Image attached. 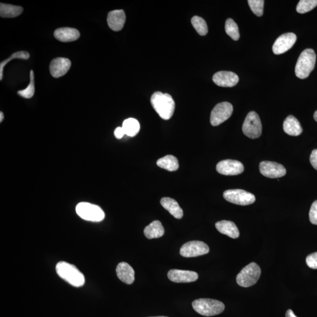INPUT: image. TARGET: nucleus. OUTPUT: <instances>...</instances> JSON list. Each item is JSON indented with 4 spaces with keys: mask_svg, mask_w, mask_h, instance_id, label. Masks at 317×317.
<instances>
[{
    "mask_svg": "<svg viewBox=\"0 0 317 317\" xmlns=\"http://www.w3.org/2000/svg\"><path fill=\"white\" fill-rule=\"evenodd\" d=\"M151 103L161 118L169 120L172 118L175 109V103L169 94L156 92L152 95Z\"/></svg>",
    "mask_w": 317,
    "mask_h": 317,
    "instance_id": "nucleus-1",
    "label": "nucleus"
},
{
    "mask_svg": "<svg viewBox=\"0 0 317 317\" xmlns=\"http://www.w3.org/2000/svg\"><path fill=\"white\" fill-rule=\"evenodd\" d=\"M59 276L74 287H81L85 283L83 274L75 265L65 262H60L56 265Z\"/></svg>",
    "mask_w": 317,
    "mask_h": 317,
    "instance_id": "nucleus-2",
    "label": "nucleus"
},
{
    "mask_svg": "<svg viewBox=\"0 0 317 317\" xmlns=\"http://www.w3.org/2000/svg\"><path fill=\"white\" fill-rule=\"evenodd\" d=\"M316 54L313 49H306L301 53L295 68V73L300 79L309 77L315 68Z\"/></svg>",
    "mask_w": 317,
    "mask_h": 317,
    "instance_id": "nucleus-3",
    "label": "nucleus"
},
{
    "mask_svg": "<svg viewBox=\"0 0 317 317\" xmlns=\"http://www.w3.org/2000/svg\"><path fill=\"white\" fill-rule=\"evenodd\" d=\"M192 307L199 315L207 317L220 315L225 309L224 304L221 301L209 299L193 301Z\"/></svg>",
    "mask_w": 317,
    "mask_h": 317,
    "instance_id": "nucleus-4",
    "label": "nucleus"
},
{
    "mask_svg": "<svg viewBox=\"0 0 317 317\" xmlns=\"http://www.w3.org/2000/svg\"><path fill=\"white\" fill-rule=\"evenodd\" d=\"M261 268L256 263H251L244 267L237 275V283L242 287H250L258 281Z\"/></svg>",
    "mask_w": 317,
    "mask_h": 317,
    "instance_id": "nucleus-5",
    "label": "nucleus"
},
{
    "mask_svg": "<svg viewBox=\"0 0 317 317\" xmlns=\"http://www.w3.org/2000/svg\"><path fill=\"white\" fill-rule=\"evenodd\" d=\"M76 212L82 219L100 222L104 219L105 213L100 206L87 202H81L76 207Z\"/></svg>",
    "mask_w": 317,
    "mask_h": 317,
    "instance_id": "nucleus-6",
    "label": "nucleus"
},
{
    "mask_svg": "<svg viewBox=\"0 0 317 317\" xmlns=\"http://www.w3.org/2000/svg\"><path fill=\"white\" fill-rule=\"evenodd\" d=\"M243 134L250 139H256L261 136L262 125L261 118L255 111H251L246 116L242 127Z\"/></svg>",
    "mask_w": 317,
    "mask_h": 317,
    "instance_id": "nucleus-7",
    "label": "nucleus"
},
{
    "mask_svg": "<svg viewBox=\"0 0 317 317\" xmlns=\"http://www.w3.org/2000/svg\"><path fill=\"white\" fill-rule=\"evenodd\" d=\"M223 197L227 202L240 206L252 205L256 201L255 195L242 189L226 190L223 193Z\"/></svg>",
    "mask_w": 317,
    "mask_h": 317,
    "instance_id": "nucleus-8",
    "label": "nucleus"
},
{
    "mask_svg": "<svg viewBox=\"0 0 317 317\" xmlns=\"http://www.w3.org/2000/svg\"><path fill=\"white\" fill-rule=\"evenodd\" d=\"M233 107L229 103L218 104L212 110L211 115V123L212 126H217L226 121L232 115Z\"/></svg>",
    "mask_w": 317,
    "mask_h": 317,
    "instance_id": "nucleus-9",
    "label": "nucleus"
},
{
    "mask_svg": "<svg viewBox=\"0 0 317 317\" xmlns=\"http://www.w3.org/2000/svg\"><path fill=\"white\" fill-rule=\"evenodd\" d=\"M209 247L201 241H190L184 244L180 250V255L184 258H195L206 255L209 252Z\"/></svg>",
    "mask_w": 317,
    "mask_h": 317,
    "instance_id": "nucleus-10",
    "label": "nucleus"
},
{
    "mask_svg": "<svg viewBox=\"0 0 317 317\" xmlns=\"http://www.w3.org/2000/svg\"><path fill=\"white\" fill-rule=\"evenodd\" d=\"M259 169L263 176L271 179L280 178L286 174L284 166L274 161H262L260 163Z\"/></svg>",
    "mask_w": 317,
    "mask_h": 317,
    "instance_id": "nucleus-11",
    "label": "nucleus"
},
{
    "mask_svg": "<svg viewBox=\"0 0 317 317\" xmlns=\"http://www.w3.org/2000/svg\"><path fill=\"white\" fill-rule=\"evenodd\" d=\"M216 170L218 173L223 175L234 176L242 173L245 170V167L239 161L227 159L218 162Z\"/></svg>",
    "mask_w": 317,
    "mask_h": 317,
    "instance_id": "nucleus-12",
    "label": "nucleus"
},
{
    "mask_svg": "<svg viewBox=\"0 0 317 317\" xmlns=\"http://www.w3.org/2000/svg\"><path fill=\"white\" fill-rule=\"evenodd\" d=\"M296 35L293 33H288L281 35L275 40L272 52L276 55L282 54L290 50L296 43Z\"/></svg>",
    "mask_w": 317,
    "mask_h": 317,
    "instance_id": "nucleus-13",
    "label": "nucleus"
},
{
    "mask_svg": "<svg viewBox=\"0 0 317 317\" xmlns=\"http://www.w3.org/2000/svg\"><path fill=\"white\" fill-rule=\"evenodd\" d=\"M167 277L174 283H185L196 281L198 280L199 275L195 271L173 269L168 272Z\"/></svg>",
    "mask_w": 317,
    "mask_h": 317,
    "instance_id": "nucleus-14",
    "label": "nucleus"
},
{
    "mask_svg": "<svg viewBox=\"0 0 317 317\" xmlns=\"http://www.w3.org/2000/svg\"><path fill=\"white\" fill-rule=\"evenodd\" d=\"M215 84L221 87H233L239 82V78L235 73L230 71H220L213 77Z\"/></svg>",
    "mask_w": 317,
    "mask_h": 317,
    "instance_id": "nucleus-15",
    "label": "nucleus"
},
{
    "mask_svg": "<svg viewBox=\"0 0 317 317\" xmlns=\"http://www.w3.org/2000/svg\"><path fill=\"white\" fill-rule=\"evenodd\" d=\"M71 66L70 60L65 58H56L51 62L50 70L53 77L58 78L65 75Z\"/></svg>",
    "mask_w": 317,
    "mask_h": 317,
    "instance_id": "nucleus-16",
    "label": "nucleus"
},
{
    "mask_svg": "<svg viewBox=\"0 0 317 317\" xmlns=\"http://www.w3.org/2000/svg\"><path fill=\"white\" fill-rule=\"evenodd\" d=\"M125 21L126 15L122 9L110 11L107 15V24L110 29L114 31L121 30L124 26Z\"/></svg>",
    "mask_w": 317,
    "mask_h": 317,
    "instance_id": "nucleus-17",
    "label": "nucleus"
},
{
    "mask_svg": "<svg viewBox=\"0 0 317 317\" xmlns=\"http://www.w3.org/2000/svg\"><path fill=\"white\" fill-rule=\"evenodd\" d=\"M117 276L126 284H132L135 281L134 269L128 263H119L116 269Z\"/></svg>",
    "mask_w": 317,
    "mask_h": 317,
    "instance_id": "nucleus-18",
    "label": "nucleus"
},
{
    "mask_svg": "<svg viewBox=\"0 0 317 317\" xmlns=\"http://www.w3.org/2000/svg\"><path fill=\"white\" fill-rule=\"evenodd\" d=\"M56 40L63 43L72 42L80 37V33L75 28L69 27L60 28L54 32Z\"/></svg>",
    "mask_w": 317,
    "mask_h": 317,
    "instance_id": "nucleus-19",
    "label": "nucleus"
},
{
    "mask_svg": "<svg viewBox=\"0 0 317 317\" xmlns=\"http://www.w3.org/2000/svg\"><path fill=\"white\" fill-rule=\"evenodd\" d=\"M215 227L221 234H225L232 239H237L240 236L239 229L233 221L221 220L215 223Z\"/></svg>",
    "mask_w": 317,
    "mask_h": 317,
    "instance_id": "nucleus-20",
    "label": "nucleus"
},
{
    "mask_svg": "<svg viewBox=\"0 0 317 317\" xmlns=\"http://www.w3.org/2000/svg\"><path fill=\"white\" fill-rule=\"evenodd\" d=\"M283 129L287 135L293 136H299L303 132V128L299 120L293 115L288 116L285 119Z\"/></svg>",
    "mask_w": 317,
    "mask_h": 317,
    "instance_id": "nucleus-21",
    "label": "nucleus"
},
{
    "mask_svg": "<svg viewBox=\"0 0 317 317\" xmlns=\"http://www.w3.org/2000/svg\"><path fill=\"white\" fill-rule=\"evenodd\" d=\"M160 204L177 219H180L183 217V210L175 200L170 198H163L161 199Z\"/></svg>",
    "mask_w": 317,
    "mask_h": 317,
    "instance_id": "nucleus-22",
    "label": "nucleus"
},
{
    "mask_svg": "<svg viewBox=\"0 0 317 317\" xmlns=\"http://www.w3.org/2000/svg\"><path fill=\"white\" fill-rule=\"evenodd\" d=\"M144 232L148 239H153L162 237L164 230L160 221L155 220L145 228Z\"/></svg>",
    "mask_w": 317,
    "mask_h": 317,
    "instance_id": "nucleus-23",
    "label": "nucleus"
},
{
    "mask_svg": "<svg viewBox=\"0 0 317 317\" xmlns=\"http://www.w3.org/2000/svg\"><path fill=\"white\" fill-rule=\"evenodd\" d=\"M23 8L20 6L0 4V15L2 18H15L23 13Z\"/></svg>",
    "mask_w": 317,
    "mask_h": 317,
    "instance_id": "nucleus-24",
    "label": "nucleus"
},
{
    "mask_svg": "<svg viewBox=\"0 0 317 317\" xmlns=\"http://www.w3.org/2000/svg\"><path fill=\"white\" fill-rule=\"evenodd\" d=\"M157 165L170 172H174L179 169V161L173 155H167L157 161Z\"/></svg>",
    "mask_w": 317,
    "mask_h": 317,
    "instance_id": "nucleus-25",
    "label": "nucleus"
},
{
    "mask_svg": "<svg viewBox=\"0 0 317 317\" xmlns=\"http://www.w3.org/2000/svg\"><path fill=\"white\" fill-rule=\"evenodd\" d=\"M122 128L124 130L125 135L134 137L140 131V124L137 120L134 118H129L123 122Z\"/></svg>",
    "mask_w": 317,
    "mask_h": 317,
    "instance_id": "nucleus-26",
    "label": "nucleus"
},
{
    "mask_svg": "<svg viewBox=\"0 0 317 317\" xmlns=\"http://www.w3.org/2000/svg\"><path fill=\"white\" fill-rule=\"evenodd\" d=\"M225 30L230 37L234 41L239 40L240 39V33L237 24L234 22L233 19L229 18L225 24Z\"/></svg>",
    "mask_w": 317,
    "mask_h": 317,
    "instance_id": "nucleus-27",
    "label": "nucleus"
},
{
    "mask_svg": "<svg viewBox=\"0 0 317 317\" xmlns=\"http://www.w3.org/2000/svg\"><path fill=\"white\" fill-rule=\"evenodd\" d=\"M192 24L193 27L195 28V29L201 36H204L208 34V25L206 24L204 19L198 17V16H195L192 18Z\"/></svg>",
    "mask_w": 317,
    "mask_h": 317,
    "instance_id": "nucleus-28",
    "label": "nucleus"
},
{
    "mask_svg": "<svg viewBox=\"0 0 317 317\" xmlns=\"http://www.w3.org/2000/svg\"><path fill=\"white\" fill-rule=\"evenodd\" d=\"M30 58V54L27 52H18L15 53L13 54H12L8 58L6 59L4 61H3L0 63V80H2L3 78V70H4V66L6 64L11 61V60L14 59H28Z\"/></svg>",
    "mask_w": 317,
    "mask_h": 317,
    "instance_id": "nucleus-29",
    "label": "nucleus"
},
{
    "mask_svg": "<svg viewBox=\"0 0 317 317\" xmlns=\"http://www.w3.org/2000/svg\"><path fill=\"white\" fill-rule=\"evenodd\" d=\"M317 6V0H301L297 6V11L300 14L313 10Z\"/></svg>",
    "mask_w": 317,
    "mask_h": 317,
    "instance_id": "nucleus-30",
    "label": "nucleus"
},
{
    "mask_svg": "<svg viewBox=\"0 0 317 317\" xmlns=\"http://www.w3.org/2000/svg\"><path fill=\"white\" fill-rule=\"evenodd\" d=\"M30 82L28 86L23 90L18 91V94L20 96L26 98V99H30L34 96L35 93V81L34 74L33 70L30 71Z\"/></svg>",
    "mask_w": 317,
    "mask_h": 317,
    "instance_id": "nucleus-31",
    "label": "nucleus"
},
{
    "mask_svg": "<svg viewBox=\"0 0 317 317\" xmlns=\"http://www.w3.org/2000/svg\"><path fill=\"white\" fill-rule=\"evenodd\" d=\"M248 3L253 13L258 17H262L263 14L264 1L263 0H249Z\"/></svg>",
    "mask_w": 317,
    "mask_h": 317,
    "instance_id": "nucleus-32",
    "label": "nucleus"
},
{
    "mask_svg": "<svg viewBox=\"0 0 317 317\" xmlns=\"http://www.w3.org/2000/svg\"><path fill=\"white\" fill-rule=\"evenodd\" d=\"M309 218L311 223L317 225V201L313 202L309 212Z\"/></svg>",
    "mask_w": 317,
    "mask_h": 317,
    "instance_id": "nucleus-33",
    "label": "nucleus"
},
{
    "mask_svg": "<svg viewBox=\"0 0 317 317\" xmlns=\"http://www.w3.org/2000/svg\"><path fill=\"white\" fill-rule=\"evenodd\" d=\"M307 265L312 269H317V252L311 254L307 257Z\"/></svg>",
    "mask_w": 317,
    "mask_h": 317,
    "instance_id": "nucleus-34",
    "label": "nucleus"
},
{
    "mask_svg": "<svg viewBox=\"0 0 317 317\" xmlns=\"http://www.w3.org/2000/svg\"><path fill=\"white\" fill-rule=\"evenodd\" d=\"M310 161L313 167L317 170V150L312 151L310 158Z\"/></svg>",
    "mask_w": 317,
    "mask_h": 317,
    "instance_id": "nucleus-35",
    "label": "nucleus"
},
{
    "mask_svg": "<svg viewBox=\"0 0 317 317\" xmlns=\"http://www.w3.org/2000/svg\"><path fill=\"white\" fill-rule=\"evenodd\" d=\"M114 135L117 139H121L123 136L125 135L124 130H123L122 127H118L115 130L114 132Z\"/></svg>",
    "mask_w": 317,
    "mask_h": 317,
    "instance_id": "nucleus-36",
    "label": "nucleus"
},
{
    "mask_svg": "<svg viewBox=\"0 0 317 317\" xmlns=\"http://www.w3.org/2000/svg\"><path fill=\"white\" fill-rule=\"evenodd\" d=\"M285 317H297L294 315L293 311L291 310H287L286 313H285Z\"/></svg>",
    "mask_w": 317,
    "mask_h": 317,
    "instance_id": "nucleus-37",
    "label": "nucleus"
},
{
    "mask_svg": "<svg viewBox=\"0 0 317 317\" xmlns=\"http://www.w3.org/2000/svg\"><path fill=\"white\" fill-rule=\"evenodd\" d=\"M4 119V114L2 112H0V122H2Z\"/></svg>",
    "mask_w": 317,
    "mask_h": 317,
    "instance_id": "nucleus-38",
    "label": "nucleus"
},
{
    "mask_svg": "<svg viewBox=\"0 0 317 317\" xmlns=\"http://www.w3.org/2000/svg\"><path fill=\"white\" fill-rule=\"evenodd\" d=\"M314 118H315L316 121L317 122V110H316L315 114H314Z\"/></svg>",
    "mask_w": 317,
    "mask_h": 317,
    "instance_id": "nucleus-39",
    "label": "nucleus"
},
{
    "mask_svg": "<svg viewBox=\"0 0 317 317\" xmlns=\"http://www.w3.org/2000/svg\"><path fill=\"white\" fill-rule=\"evenodd\" d=\"M164 317V316H158V317Z\"/></svg>",
    "mask_w": 317,
    "mask_h": 317,
    "instance_id": "nucleus-40",
    "label": "nucleus"
}]
</instances>
